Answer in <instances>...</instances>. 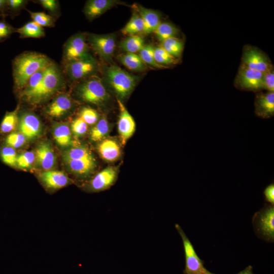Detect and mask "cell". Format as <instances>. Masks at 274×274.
I'll list each match as a JSON object with an SVG mask.
<instances>
[{"label": "cell", "mask_w": 274, "mask_h": 274, "mask_svg": "<svg viewBox=\"0 0 274 274\" xmlns=\"http://www.w3.org/2000/svg\"><path fill=\"white\" fill-rule=\"evenodd\" d=\"M242 64L262 73L273 67L268 56L258 48L247 45L244 47Z\"/></svg>", "instance_id": "cell-9"}, {"label": "cell", "mask_w": 274, "mask_h": 274, "mask_svg": "<svg viewBox=\"0 0 274 274\" xmlns=\"http://www.w3.org/2000/svg\"><path fill=\"white\" fill-rule=\"evenodd\" d=\"M88 42L92 49L103 59L109 60L114 54L116 48V36L114 34L88 36Z\"/></svg>", "instance_id": "cell-11"}, {"label": "cell", "mask_w": 274, "mask_h": 274, "mask_svg": "<svg viewBox=\"0 0 274 274\" xmlns=\"http://www.w3.org/2000/svg\"><path fill=\"white\" fill-rule=\"evenodd\" d=\"M204 274H214V273H212L210 272V271H209L208 270H206Z\"/></svg>", "instance_id": "cell-49"}, {"label": "cell", "mask_w": 274, "mask_h": 274, "mask_svg": "<svg viewBox=\"0 0 274 274\" xmlns=\"http://www.w3.org/2000/svg\"><path fill=\"white\" fill-rule=\"evenodd\" d=\"M255 115L262 118L274 115V92H258L254 100Z\"/></svg>", "instance_id": "cell-14"}, {"label": "cell", "mask_w": 274, "mask_h": 274, "mask_svg": "<svg viewBox=\"0 0 274 274\" xmlns=\"http://www.w3.org/2000/svg\"><path fill=\"white\" fill-rule=\"evenodd\" d=\"M18 128L20 132L25 138L33 139L38 136L41 132V122L35 115L25 112L21 116Z\"/></svg>", "instance_id": "cell-15"}, {"label": "cell", "mask_w": 274, "mask_h": 274, "mask_svg": "<svg viewBox=\"0 0 274 274\" xmlns=\"http://www.w3.org/2000/svg\"><path fill=\"white\" fill-rule=\"evenodd\" d=\"M121 32L128 36L136 35L144 31V23L139 13H134L130 19L121 29Z\"/></svg>", "instance_id": "cell-27"}, {"label": "cell", "mask_w": 274, "mask_h": 274, "mask_svg": "<svg viewBox=\"0 0 274 274\" xmlns=\"http://www.w3.org/2000/svg\"><path fill=\"white\" fill-rule=\"evenodd\" d=\"M35 154L31 151H26L17 156L16 166L20 168H28L35 161Z\"/></svg>", "instance_id": "cell-39"}, {"label": "cell", "mask_w": 274, "mask_h": 274, "mask_svg": "<svg viewBox=\"0 0 274 274\" xmlns=\"http://www.w3.org/2000/svg\"><path fill=\"white\" fill-rule=\"evenodd\" d=\"M178 32L179 29L172 23L161 22L153 33L161 43L169 38L176 37Z\"/></svg>", "instance_id": "cell-28"}, {"label": "cell", "mask_w": 274, "mask_h": 274, "mask_svg": "<svg viewBox=\"0 0 274 274\" xmlns=\"http://www.w3.org/2000/svg\"><path fill=\"white\" fill-rule=\"evenodd\" d=\"M117 175L116 167H106L98 173L90 181L89 185L90 190L98 192L108 189L115 182Z\"/></svg>", "instance_id": "cell-13"}, {"label": "cell", "mask_w": 274, "mask_h": 274, "mask_svg": "<svg viewBox=\"0 0 274 274\" xmlns=\"http://www.w3.org/2000/svg\"><path fill=\"white\" fill-rule=\"evenodd\" d=\"M25 137L20 132H11L4 140V145L14 149L21 147L25 142Z\"/></svg>", "instance_id": "cell-38"}, {"label": "cell", "mask_w": 274, "mask_h": 274, "mask_svg": "<svg viewBox=\"0 0 274 274\" xmlns=\"http://www.w3.org/2000/svg\"><path fill=\"white\" fill-rule=\"evenodd\" d=\"M70 170L74 174L81 176L90 174L95 167L94 157L87 159L65 160Z\"/></svg>", "instance_id": "cell-22"}, {"label": "cell", "mask_w": 274, "mask_h": 274, "mask_svg": "<svg viewBox=\"0 0 274 274\" xmlns=\"http://www.w3.org/2000/svg\"><path fill=\"white\" fill-rule=\"evenodd\" d=\"M0 15H2V12L1 11V10H0Z\"/></svg>", "instance_id": "cell-50"}, {"label": "cell", "mask_w": 274, "mask_h": 274, "mask_svg": "<svg viewBox=\"0 0 274 274\" xmlns=\"http://www.w3.org/2000/svg\"><path fill=\"white\" fill-rule=\"evenodd\" d=\"M145 45L144 38L139 35L127 36L120 44V48L126 53H136Z\"/></svg>", "instance_id": "cell-25"}, {"label": "cell", "mask_w": 274, "mask_h": 274, "mask_svg": "<svg viewBox=\"0 0 274 274\" xmlns=\"http://www.w3.org/2000/svg\"><path fill=\"white\" fill-rule=\"evenodd\" d=\"M40 179L45 186L54 190L62 188L70 183V179L64 173L55 170L42 172Z\"/></svg>", "instance_id": "cell-16"}, {"label": "cell", "mask_w": 274, "mask_h": 274, "mask_svg": "<svg viewBox=\"0 0 274 274\" xmlns=\"http://www.w3.org/2000/svg\"><path fill=\"white\" fill-rule=\"evenodd\" d=\"M234 85L241 90L259 91L264 89L263 73L241 64L235 79Z\"/></svg>", "instance_id": "cell-6"}, {"label": "cell", "mask_w": 274, "mask_h": 274, "mask_svg": "<svg viewBox=\"0 0 274 274\" xmlns=\"http://www.w3.org/2000/svg\"><path fill=\"white\" fill-rule=\"evenodd\" d=\"M46 67L38 71L30 77L23 88L21 96L28 100L38 90L44 77Z\"/></svg>", "instance_id": "cell-24"}, {"label": "cell", "mask_w": 274, "mask_h": 274, "mask_svg": "<svg viewBox=\"0 0 274 274\" xmlns=\"http://www.w3.org/2000/svg\"><path fill=\"white\" fill-rule=\"evenodd\" d=\"M80 117L87 125H93L96 123L98 119L97 112L89 107H84L80 113Z\"/></svg>", "instance_id": "cell-40"}, {"label": "cell", "mask_w": 274, "mask_h": 274, "mask_svg": "<svg viewBox=\"0 0 274 274\" xmlns=\"http://www.w3.org/2000/svg\"><path fill=\"white\" fill-rule=\"evenodd\" d=\"M154 51V46L152 44H145L139 52V55L146 65L148 64L158 68L166 67L158 64L155 61Z\"/></svg>", "instance_id": "cell-35"}, {"label": "cell", "mask_w": 274, "mask_h": 274, "mask_svg": "<svg viewBox=\"0 0 274 274\" xmlns=\"http://www.w3.org/2000/svg\"><path fill=\"white\" fill-rule=\"evenodd\" d=\"M175 227L183 241L186 261L185 273L204 274L207 269L204 267L202 262L197 255L192 244L180 226L176 224Z\"/></svg>", "instance_id": "cell-10"}, {"label": "cell", "mask_w": 274, "mask_h": 274, "mask_svg": "<svg viewBox=\"0 0 274 274\" xmlns=\"http://www.w3.org/2000/svg\"><path fill=\"white\" fill-rule=\"evenodd\" d=\"M160 46L171 56L177 59L182 53L184 43L182 40L174 37L161 42Z\"/></svg>", "instance_id": "cell-29"}, {"label": "cell", "mask_w": 274, "mask_h": 274, "mask_svg": "<svg viewBox=\"0 0 274 274\" xmlns=\"http://www.w3.org/2000/svg\"><path fill=\"white\" fill-rule=\"evenodd\" d=\"M120 114L118 131L122 145H124L135 130V121L122 101L117 99Z\"/></svg>", "instance_id": "cell-12"}, {"label": "cell", "mask_w": 274, "mask_h": 274, "mask_svg": "<svg viewBox=\"0 0 274 274\" xmlns=\"http://www.w3.org/2000/svg\"><path fill=\"white\" fill-rule=\"evenodd\" d=\"M118 60L127 68L131 71L142 72L147 69V65L139 54L126 53L120 55Z\"/></svg>", "instance_id": "cell-23"}, {"label": "cell", "mask_w": 274, "mask_h": 274, "mask_svg": "<svg viewBox=\"0 0 274 274\" xmlns=\"http://www.w3.org/2000/svg\"><path fill=\"white\" fill-rule=\"evenodd\" d=\"M105 79L120 100L127 97L133 91L139 78L118 66L111 65L106 68Z\"/></svg>", "instance_id": "cell-2"}, {"label": "cell", "mask_w": 274, "mask_h": 274, "mask_svg": "<svg viewBox=\"0 0 274 274\" xmlns=\"http://www.w3.org/2000/svg\"><path fill=\"white\" fill-rule=\"evenodd\" d=\"M16 31V29L4 20H0V42L3 41Z\"/></svg>", "instance_id": "cell-43"}, {"label": "cell", "mask_w": 274, "mask_h": 274, "mask_svg": "<svg viewBox=\"0 0 274 274\" xmlns=\"http://www.w3.org/2000/svg\"><path fill=\"white\" fill-rule=\"evenodd\" d=\"M0 157L5 164L11 167L16 166L17 155L15 149L3 144L0 147Z\"/></svg>", "instance_id": "cell-36"}, {"label": "cell", "mask_w": 274, "mask_h": 274, "mask_svg": "<svg viewBox=\"0 0 274 274\" xmlns=\"http://www.w3.org/2000/svg\"><path fill=\"white\" fill-rule=\"evenodd\" d=\"M136 11L141 17L144 23L143 33L149 35L153 33L159 24L161 23L160 14L153 10L136 6Z\"/></svg>", "instance_id": "cell-19"}, {"label": "cell", "mask_w": 274, "mask_h": 274, "mask_svg": "<svg viewBox=\"0 0 274 274\" xmlns=\"http://www.w3.org/2000/svg\"><path fill=\"white\" fill-rule=\"evenodd\" d=\"M63 84V77L58 66L51 62L46 69L38 90L27 100L32 104H39L57 91Z\"/></svg>", "instance_id": "cell-3"}, {"label": "cell", "mask_w": 274, "mask_h": 274, "mask_svg": "<svg viewBox=\"0 0 274 274\" xmlns=\"http://www.w3.org/2000/svg\"><path fill=\"white\" fill-rule=\"evenodd\" d=\"M53 134L56 142L61 146H67L72 143L70 129L66 124H60L56 126Z\"/></svg>", "instance_id": "cell-30"}, {"label": "cell", "mask_w": 274, "mask_h": 274, "mask_svg": "<svg viewBox=\"0 0 274 274\" xmlns=\"http://www.w3.org/2000/svg\"><path fill=\"white\" fill-rule=\"evenodd\" d=\"M33 21L42 27H51L54 25V19L44 12H29Z\"/></svg>", "instance_id": "cell-37"}, {"label": "cell", "mask_w": 274, "mask_h": 274, "mask_svg": "<svg viewBox=\"0 0 274 274\" xmlns=\"http://www.w3.org/2000/svg\"><path fill=\"white\" fill-rule=\"evenodd\" d=\"M118 3L115 0H89L85 5L84 13L88 19L92 20L103 14Z\"/></svg>", "instance_id": "cell-17"}, {"label": "cell", "mask_w": 274, "mask_h": 274, "mask_svg": "<svg viewBox=\"0 0 274 274\" xmlns=\"http://www.w3.org/2000/svg\"><path fill=\"white\" fill-rule=\"evenodd\" d=\"M91 56L89 53L86 36L84 33L74 35L64 45L63 58L65 62L86 58Z\"/></svg>", "instance_id": "cell-7"}, {"label": "cell", "mask_w": 274, "mask_h": 274, "mask_svg": "<svg viewBox=\"0 0 274 274\" xmlns=\"http://www.w3.org/2000/svg\"><path fill=\"white\" fill-rule=\"evenodd\" d=\"M16 111L7 112L0 124V134L10 133L15 128L17 123Z\"/></svg>", "instance_id": "cell-33"}, {"label": "cell", "mask_w": 274, "mask_h": 274, "mask_svg": "<svg viewBox=\"0 0 274 274\" xmlns=\"http://www.w3.org/2000/svg\"><path fill=\"white\" fill-rule=\"evenodd\" d=\"M98 63L92 56L65 62V71L70 80L85 79L97 72Z\"/></svg>", "instance_id": "cell-5"}, {"label": "cell", "mask_w": 274, "mask_h": 274, "mask_svg": "<svg viewBox=\"0 0 274 274\" xmlns=\"http://www.w3.org/2000/svg\"><path fill=\"white\" fill-rule=\"evenodd\" d=\"M8 9V1L0 0V10L2 12V15H5V13Z\"/></svg>", "instance_id": "cell-47"}, {"label": "cell", "mask_w": 274, "mask_h": 274, "mask_svg": "<svg viewBox=\"0 0 274 274\" xmlns=\"http://www.w3.org/2000/svg\"><path fill=\"white\" fill-rule=\"evenodd\" d=\"M154 58L158 64L166 67V65H174L178 60L168 54L161 46L154 47Z\"/></svg>", "instance_id": "cell-34"}, {"label": "cell", "mask_w": 274, "mask_h": 274, "mask_svg": "<svg viewBox=\"0 0 274 274\" xmlns=\"http://www.w3.org/2000/svg\"><path fill=\"white\" fill-rule=\"evenodd\" d=\"M72 107L73 102L70 96L65 94H61L49 104L46 113L50 117L59 118L70 112Z\"/></svg>", "instance_id": "cell-18"}, {"label": "cell", "mask_w": 274, "mask_h": 274, "mask_svg": "<svg viewBox=\"0 0 274 274\" xmlns=\"http://www.w3.org/2000/svg\"><path fill=\"white\" fill-rule=\"evenodd\" d=\"M77 92L83 100L96 105L104 104L109 98L102 81L95 76L84 79L78 86Z\"/></svg>", "instance_id": "cell-4"}, {"label": "cell", "mask_w": 274, "mask_h": 274, "mask_svg": "<svg viewBox=\"0 0 274 274\" xmlns=\"http://www.w3.org/2000/svg\"><path fill=\"white\" fill-rule=\"evenodd\" d=\"M100 156L106 161L113 162L120 156V148L118 143L111 139H105L100 141L97 146Z\"/></svg>", "instance_id": "cell-21"}, {"label": "cell", "mask_w": 274, "mask_h": 274, "mask_svg": "<svg viewBox=\"0 0 274 274\" xmlns=\"http://www.w3.org/2000/svg\"><path fill=\"white\" fill-rule=\"evenodd\" d=\"M237 274H253L252 267L251 266H249Z\"/></svg>", "instance_id": "cell-48"}, {"label": "cell", "mask_w": 274, "mask_h": 274, "mask_svg": "<svg viewBox=\"0 0 274 274\" xmlns=\"http://www.w3.org/2000/svg\"><path fill=\"white\" fill-rule=\"evenodd\" d=\"M264 195L266 200L271 204L274 203V185L271 184L267 186L264 191Z\"/></svg>", "instance_id": "cell-46"}, {"label": "cell", "mask_w": 274, "mask_h": 274, "mask_svg": "<svg viewBox=\"0 0 274 274\" xmlns=\"http://www.w3.org/2000/svg\"><path fill=\"white\" fill-rule=\"evenodd\" d=\"M21 38H39L45 35L44 29L34 21H30L22 27L16 29Z\"/></svg>", "instance_id": "cell-26"}, {"label": "cell", "mask_w": 274, "mask_h": 274, "mask_svg": "<svg viewBox=\"0 0 274 274\" xmlns=\"http://www.w3.org/2000/svg\"><path fill=\"white\" fill-rule=\"evenodd\" d=\"M263 89L268 92H274L273 67L263 73Z\"/></svg>", "instance_id": "cell-41"}, {"label": "cell", "mask_w": 274, "mask_h": 274, "mask_svg": "<svg viewBox=\"0 0 274 274\" xmlns=\"http://www.w3.org/2000/svg\"><path fill=\"white\" fill-rule=\"evenodd\" d=\"M51 63V60L46 55L40 53L29 52L17 56L12 63L15 88L23 89L32 75Z\"/></svg>", "instance_id": "cell-1"}, {"label": "cell", "mask_w": 274, "mask_h": 274, "mask_svg": "<svg viewBox=\"0 0 274 274\" xmlns=\"http://www.w3.org/2000/svg\"><path fill=\"white\" fill-rule=\"evenodd\" d=\"M253 223L256 232L264 239L273 241L274 237V207L268 204L257 212Z\"/></svg>", "instance_id": "cell-8"}, {"label": "cell", "mask_w": 274, "mask_h": 274, "mask_svg": "<svg viewBox=\"0 0 274 274\" xmlns=\"http://www.w3.org/2000/svg\"><path fill=\"white\" fill-rule=\"evenodd\" d=\"M94 157L90 151L82 146H76L66 151L63 154L64 161Z\"/></svg>", "instance_id": "cell-32"}, {"label": "cell", "mask_w": 274, "mask_h": 274, "mask_svg": "<svg viewBox=\"0 0 274 274\" xmlns=\"http://www.w3.org/2000/svg\"><path fill=\"white\" fill-rule=\"evenodd\" d=\"M109 129L107 119L105 117H102L91 129L90 133L91 140L93 142L102 141L108 133Z\"/></svg>", "instance_id": "cell-31"}, {"label": "cell", "mask_w": 274, "mask_h": 274, "mask_svg": "<svg viewBox=\"0 0 274 274\" xmlns=\"http://www.w3.org/2000/svg\"><path fill=\"white\" fill-rule=\"evenodd\" d=\"M72 130L76 135H82L87 130V124L80 117H79L73 122Z\"/></svg>", "instance_id": "cell-42"}, {"label": "cell", "mask_w": 274, "mask_h": 274, "mask_svg": "<svg viewBox=\"0 0 274 274\" xmlns=\"http://www.w3.org/2000/svg\"><path fill=\"white\" fill-rule=\"evenodd\" d=\"M36 158L39 165L45 170H51L55 163V156L52 148L47 143L40 144L36 149Z\"/></svg>", "instance_id": "cell-20"}, {"label": "cell", "mask_w": 274, "mask_h": 274, "mask_svg": "<svg viewBox=\"0 0 274 274\" xmlns=\"http://www.w3.org/2000/svg\"><path fill=\"white\" fill-rule=\"evenodd\" d=\"M39 3L47 10L52 13H56L58 11V2L55 0H41Z\"/></svg>", "instance_id": "cell-44"}, {"label": "cell", "mask_w": 274, "mask_h": 274, "mask_svg": "<svg viewBox=\"0 0 274 274\" xmlns=\"http://www.w3.org/2000/svg\"><path fill=\"white\" fill-rule=\"evenodd\" d=\"M26 2V1L24 0H8V9L14 12L22 8Z\"/></svg>", "instance_id": "cell-45"}]
</instances>
